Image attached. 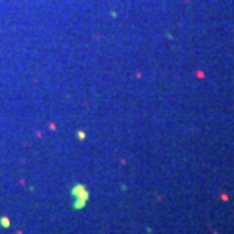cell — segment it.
I'll return each mask as SVG.
<instances>
[{
    "label": "cell",
    "mask_w": 234,
    "mask_h": 234,
    "mask_svg": "<svg viewBox=\"0 0 234 234\" xmlns=\"http://www.w3.org/2000/svg\"><path fill=\"white\" fill-rule=\"evenodd\" d=\"M71 196H73V207L74 208H83L89 200V192L86 186L83 184H76L71 189Z\"/></svg>",
    "instance_id": "1"
},
{
    "label": "cell",
    "mask_w": 234,
    "mask_h": 234,
    "mask_svg": "<svg viewBox=\"0 0 234 234\" xmlns=\"http://www.w3.org/2000/svg\"><path fill=\"white\" fill-rule=\"evenodd\" d=\"M0 225L8 228V226H11V221H9L8 217H2V219H0Z\"/></svg>",
    "instance_id": "2"
},
{
    "label": "cell",
    "mask_w": 234,
    "mask_h": 234,
    "mask_svg": "<svg viewBox=\"0 0 234 234\" xmlns=\"http://www.w3.org/2000/svg\"><path fill=\"white\" fill-rule=\"evenodd\" d=\"M79 138H80V139H85V133H82V131H79Z\"/></svg>",
    "instance_id": "3"
}]
</instances>
